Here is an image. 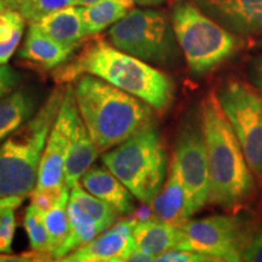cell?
Returning <instances> with one entry per match:
<instances>
[{
    "label": "cell",
    "mask_w": 262,
    "mask_h": 262,
    "mask_svg": "<svg viewBox=\"0 0 262 262\" xmlns=\"http://www.w3.org/2000/svg\"><path fill=\"white\" fill-rule=\"evenodd\" d=\"M81 74L95 75L158 112L166 111L173 102L175 85L168 74L103 40L88 45L72 63L61 66L55 77L60 83H70Z\"/></svg>",
    "instance_id": "6da1fadb"
},
{
    "label": "cell",
    "mask_w": 262,
    "mask_h": 262,
    "mask_svg": "<svg viewBox=\"0 0 262 262\" xmlns=\"http://www.w3.org/2000/svg\"><path fill=\"white\" fill-rule=\"evenodd\" d=\"M201 122L209 164V202L227 210H237L254 194L255 181L216 94H209L203 100Z\"/></svg>",
    "instance_id": "7a4b0ae2"
},
{
    "label": "cell",
    "mask_w": 262,
    "mask_h": 262,
    "mask_svg": "<svg viewBox=\"0 0 262 262\" xmlns=\"http://www.w3.org/2000/svg\"><path fill=\"white\" fill-rule=\"evenodd\" d=\"M74 95L81 119L102 153L155 125L149 104L95 75L78 77Z\"/></svg>",
    "instance_id": "3957f363"
},
{
    "label": "cell",
    "mask_w": 262,
    "mask_h": 262,
    "mask_svg": "<svg viewBox=\"0 0 262 262\" xmlns=\"http://www.w3.org/2000/svg\"><path fill=\"white\" fill-rule=\"evenodd\" d=\"M64 90L51 93L28 122L0 143V199L26 196L37 187L39 166Z\"/></svg>",
    "instance_id": "277c9868"
},
{
    "label": "cell",
    "mask_w": 262,
    "mask_h": 262,
    "mask_svg": "<svg viewBox=\"0 0 262 262\" xmlns=\"http://www.w3.org/2000/svg\"><path fill=\"white\" fill-rule=\"evenodd\" d=\"M102 162L136 199L148 204L158 194L168 172V156L155 125L104 152Z\"/></svg>",
    "instance_id": "5b68a950"
},
{
    "label": "cell",
    "mask_w": 262,
    "mask_h": 262,
    "mask_svg": "<svg viewBox=\"0 0 262 262\" xmlns=\"http://www.w3.org/2000/svg\"><path fill=\"white\" fill-rule=\"evenodd\" d=\"M171 24L189 71L196 77L210 73L241 47L237 35L192 3L179 2L173 5Z\"/></svg>",
    "instance_id": "8992f818"
},
{
    "label": "cell",
    "mask_w": 262,
    "mask_h": 262,
    "mask_svg": "<svg viewBox=\"0 0 262 262\" xmlns=\"http://www.w3.org/2000/svg\"><path fill=\"white\" fill-rule=\"evenodd\" d=\"M113 47L153 66L173 67L181 56L172 24L159 10L133 9L110 27Z\"/></svg>",
    "instance_id": "52a82bcc"
},
{
    "label": "cell",
    "mask_w": 262,
    "mask_h": 262,
    "mask_svg": "<svg viewBox=\"0 0 262 262\" xmlns=\"http://www.w3.org/2000/svg\"><path fill=\"white\" fill-rule=\"evenodd\" d=\"M179 229L180 241L176 249L210 255L217 261H243L253 237L248 225L232 215L188 220Z\"/></svg>",
    "instance_id": "ba28073f"
},
{
    "label": "cell",
    "mask_w": 262,
    "mask_h": 262,
    "mask_svg": "<svg viewBox=\"0 0 262 262\" xmlns=\"http://www.w3.org/2000/svg\"><path fill=\"white\" fill-rule=\"evenodd\" d=\"M251 171L262 179V97L248 84L228 80L216 94Z\"/></svg>",
    "instance_id": "9c48e42d"
},
{
    "label": "cell",
    "mask_w": 262,
    "mask_h": 262,
    "mask_svg": "<svg viewBox=\"0 0 262 262\" xmlns=\"http://www.w3.org/2000/svg\"><path fill=\"white\" fill-rule=\"evenodd\" d=\"M172 160L187 193L189 217L201 211L209 202L208 155L201 123H187L180 130L173 149Z\"/></svg>",
    "instance_id": "30bf717a"
},
{
    "label": "cell",
    "mask_w": 262,
    "mask_h": 262,
    "mask_svg": "<svg viewBox=\"0 0 262 262\" xmlns=\"http://www.w3.org/2000/svg\"><path fill=\"white\" fill-rule=\"evenodd\" d=\"M78 113L79 111L75 101L74 88L68 85L64 89L61 107L48 136L39 166L37 187L34 189L60 188L64 186V162Z\"/></svg>",
    "instance_id": "8fae6325"
},
{
    "label": "cell",
    "mask_w": 262,
    "mask_h": 262,
    "mask_svg": "<svg viewBox=\"0 0 262 262\" xmlns=\"http://www.w3.org/2000/svg\"><path fill=\"white\" fill-rule=\"evenodd\" d=\"M135 249L133 225L129 221H117L101 235H96L89 243L75 249L62 257L64 262H123Z\"/></svg>",
    "instance_id": "7c38bea8"
},
{
    "label": "cell",
    "mask_w": 262,
    "mask_h": 262,
    "mask_svg": "<svg viewBox=\"0 0 262 262\" xmlns=\"http://www.w3.org/2000/svg\"><path fill=\"white\" fill-rule=\"evenodd\" d=\"M195 5L235 35L262 34V0H195Z\"/></svg>",
    "instance_id": "4fadbf2b"
},
{
    "label": "cell",
    "mask_w": 262,
    "mask_h": 262,
    "mask_svg": "<svg viewBox=\"0 0 262 262\" xmlns=\"http://www.w3.org/2000/svg\"><path fill=\"white\" fill-rule=\"evenodd\" d=\"M75 47H66L45 34L37 24H31L18 57L34 70L47 72L61 67L70 60Z\"/></svg>",
    "instance_id": "5bb4252c"
},
{
    "label": "cell",
    "mask_w": 262,
    "mask_h": 262,
    "mask_svg": "<svg viewBox=\"0 0 262 262\" xmlns=\"http://www.w3.org/2000/svg\"><path fill=\"white\" fill-rule=\"evenodd\" d=\"M156 219L180 228L189 220L187 193L180 176L178 165L171 159L165 182L152 203Z\"/></svg>",
    "instance_id": "9a60e30c"
},
{
    "label": "cell",
    "mask_w": 262,
    "mask_h": 262,
    "mask_svg": "<svg viewBox=\"0 0 262 262\" xmlns=\"http://www.w3.org/2000/svg\"><path fill=\"white\" fill-rule=\"evenodd\" d=\"M80 185L97 198L112 205L120 216L135 209V195L107 168L91 166L80 180Z\"/></svg>",
    "instance_id": "2e32d148"
},
{
    "label": "cell",
    "mask_w": 262,
    "mask_h": 262,
    "mask_svg": "<svg viewBox=\"0 0 262 262\" xmlns=\"http://www.w3.org/2000/svg\"><path fill=\"white\" fill-rule=\"evenodd\" d=\"M98 153L100 149L85 126L80 113H78L64 162V183L68 188L71 189L80 182L84 173L93 166Z\"/></svg>",
    "instance_id": "e0dca14e"
},
{
    "label": "cell",
    "mask_w": 262,
    "mask_h": 262,
    "mask_svg": "<svg viewBox=\"0 0 262 262\" xmlns=\"http://www.w3.org/2000/svg\"><path fill=\"white\" fill-rule=\"evenodd\" d=\"M133 238L135 247L156 258L169 250L178 248L180 229L152 219L149 221L137 222L133 225Z\"/></svg>",
    "instance_id": "ac0fdd59"
},
{
    "label": "cell",
    "mask_w": 262,
    "mask_h": 262,
    "mask_svg": "<svg viewBox=\"0 0 262 262\" xmlns=\"http://www.w3.org/2000/svg\"><path fill=\"white\" fill-rule=\"evenodd\" d=\"M45 34L66 47H77L86 37L79 6L70 5L34 22Z\"/></svg>",
    "instance_id": "d6986e66"
},
{
    "label": "cell",
    "mask_w": 262,
    "mask_h": 262,
    "mask_svg": "<svg viewBox=\"0 0 262 262\" xmlns=\"http://www.w3.org/2000/svg\"><path fill=\"white\" fill-rule=\"evenodd\" d=\"M37 101L26 90H14L0 98V143L34 116Z\"/></svg>",
    "instance_id": "ffe728a7"
},
{
    "label": "cell",
    "mask_w": 262,
    "mask_h": 262,
    "mask_svg": "<svg viewBox=\"0 0 262 262\" xmlns=\"http://www.w3.org/2000/svg\"><path fill=\"white\" fill-rule=\"evenodd\" d=\"M131 0H98L94 4L79 6V11L86 35L98 34L112 27L134 9Z\"/></svg>",
    "instance_id": "44dd1931"
},
{
    "label": "cell",
    "mask_w": 262,
    "mask_h": 262,
    "mask_svg": "<svg viewBox=\"0 0 262 262\" xmlns=\"http://www.w3.org/2000/svg\"><path fill=\"white\" fill-rule=\"evenodd\" d=\"M68 219H70V228H68L67 237L60 249L54 254V258L58 261L75 249L89 243L96 235L102 233L96 222L71 201L68 203Z\"/></svg>",
    "instance_id": "7402d4cb"
},
{
    "label": "cell",
    "mask_w": 262,
    "mask_h": 262,
    "mask_svg": "<svg viewBox=\"0 0 262 262\" xmlns=\"http://www.w3.org/2000/svg\"><path fill=\"white\" fill-rule=\"evenodd\" d=\"M70 201L79 206L85 214L89 215L96 222L101 232L112 227L120 216L112 205L88 192L80 182L71 188Z\"/></svg>",
    "instance_id": "603a6c76"
},
{
    "label": "cell",
    "mask_w": 262,
    "mask_h": 262,
    "mask_svg": "<svg viewBox=\"0 0 262 262\" xmlns=\"http://www.w3.org/2000/svg\"><path fill=\"white\" fill-rule=\"evenodd\" d=\"M26 18L15 10L0 11V64H6L24 37Z\"/></svg>",
    "instance_id": "cb8c5ba5"
},
{
    "label": "cell",
    "mask_w": 262,
    "mask_h": 262,
    "mask_svg": "<svg viewBox=\"0 0 262 262\" xmlns=\"http://www.w3.org/2000/svg\"><path fill=\"white\" fill-rule=\"evenodd\" d=\"M71 189L66 187L63 194L58 199L50 210L45 212V224H47L49 238H50V255L54 254L63 244L70 228L68 219V203H70Z\"/></svg>",
    "instance_id": "d4e9b609"
},
{
    "label": "cell",
    "mask_w": 262,
    "mask_h": 262,
    "mask_svg": "<svg viewBox=\"0 0 262 262\" xmlns=\"http://www.w3.org/2000/svg\"><path fill=\"white\" fill-rule=\"evenodd\" d=\"M75 0H4L5 8L15 10L26 18V21H40L42 17L57 10L74 5Z\"/></svg>",
    "instance_id": "484cf974"
},
{
    "label": "cell",
    "mask_w": 262,
    "mask_h": 262,
    "mask_svg": "<svg viewBox=\"0 0 262 262\" xmlns=\"http://www.w3.org/2000/svg\"><path fill=\"white\" fill-rule=\"evenodd\" d=\"M25 228L28 234L32 250L50 255V238L45 224V214L33 204H29L26 210Z\"/></svg>",
    "instance_id": "4316f807"
},
{
    "label": "cell",
    "mask_w": 262,
    "mask_h": 262,
    "mask_svg": "<svg viewBox=\"0 0 262 262\" xmlns=\"http://www.w3.org/2000/svg\"><path fill=\"white\" fill-rule=\"evenodd\" d=\"M15 210V208H9L0 214V254L12 253V241L16 229Z\"/></svg>",
    "instance_id": "83f0119b"
},
{
    "label": "cell",
    "mask_w": 262,
    "mask_h": 262,
    "mask_svg": "<svg viewBox=\"0 0 262 262\" xmlns=\"http://www.w3.org/2000/svg\"><path fill=\"white\" fill-rule=\"evenodd\" d=\"M67 186H62L60 188H48V189H34L31 194V204H33L39 210L45 212L56 204L61 195L63 194Z\"/></svg>",
    "instance_id": "f1b7e54d"
},
{
    "label": "cell",
    "mask_w": 262,
    "mask_h": 262,
    "mask_svg": "<svg viewBox=\"0 0 262 262\" xmlns=\"http://www.w3.org/2000/svg\"><path fill=\"white\" fill-rule=\"evenodd\" d=\"M156 261L162 262H209L217 261L215 257L203 253L193 250H182V249H173L164 253L156 258Z\"/></svg>",
    "instance_id": "f546056e"
},
{
    "label": "cell",
    "mask_w": 262,
    "mask_h": 262,
    "mask_svg": "<svg viewBox=\"0 0 262 262\" xmlns=\"http://www.w3.org/2000/svg\"><path fill=\"white\" fill-rule=\"evenodd\" d=\"M21 74L8 64H0V98L12 93L21 81Z\"/></svg>",
    "instance_id": "4dcf8cb0"
},
{
    "label": "cell",
    "mask_w": 262,
    "mask_h": 262,
    "mask_svg": "<svg viewBox=\"0 0 262 262\" xmlns=\"http://www.w3.org/2000/svg\"><path fill=\"white\" fill-rule=\"evenodd\" d=\"M243 261L262 262V227L251 237L250 244L245 251Z\"/></svg>",
    "instance_id": "1f68e13d"
},
{
    "label": "cell",
    "mask_w": 262,
    "mask_h": 262,
    "mask_svg": "<svg viewBox=\"0 0 262 262\" xmlns=\"http://www.w3.org/2000/svg\"><path fill=\"white\" fill-rule=\"evenodd\" d=\"M152 219H156L152 205L148 204V203H142L139 208L134 209L130 214L126 215L125 220L129 221L131 225H134V224H137V222L149 221L152 220Z\"/></svg>",
    "instance_id": "d6a6232c"
},
{
    "label": "cell",
    "mask_w": 262,
    "mask_h": 262,
    "mask_svg": "<svg viewBox=\"0 0 262 262\" xmlns=\"http://www.w3.org/2000/svg\"><path fill=\"white\" fill-rule=\"evenodd\" d=\"M249 77L255 86L262 90V56L254 58L249 67Z\"/></svg>",
    "instance_id": "836d02e7"
},
{
    "label": "cell",
    "mask_w": 262,
    "mask_h": 262,
    "mask_svg": "<svg viewBox=\"0 0 262 262\" xmlns=\"http://www.w3.org/2000/svg\"><path fill=\"white\" fill-rule=\"evenodd\" d=\"M25 196H9V198L0 199V214L9 208L17 209L24 203Z\"/></svg>",
    "instance_id": "e575fe53"
},
{
    "label": "cell",
    "mask_w": 262,
    "mask_h": 262,
    "mask_svg": "<svg viewBox=\"0 0 262 262\" xmlns=\"http://www.w3.org/2000/svg\"><path fill=\"white\" fill-rule=\"evenodd\" d=\"M127 261H139V262H148V261H155V257L150 256V255L146 254L145 251L140 250L135 247V249L133 250V253L129 255L127 257Z\"/></svg>",
    "instance_id": "d590c367"
},
{
    "label": "cell",
    "mask_w": 262,
    "mask_h": 262,
    "mask_svg": "<svg viewBox=\"0 0 262 262\" xmlns=\"http://www.w3.org/2000/svg\"><path fill=\"white\" fill-rule=\"evenodd\" d=\"M135 5H140V6H156V5H160L163 4L164 2L166 0H131Z\"/></svg>",
    "instance_id": "8d00e7d4"
},
{
    "label": "cell",
    "mask_w": 262,
    "mask_h": 262,
    "mask_svg": "<svg viewBox=\"0 0 262 262\" xmlns=\"http://www.w3.org/2000/svg\"><path fill=\"white\" fill-rule=\"evenodd\" d=\"M96 2H98V0H75L74 5H77V6H86V5L94 4V3H96Z\"/></svg>",
    "instance_id": "74e56055"
},
{
    "label": "cell",
    "mask_w": 262,
    "mask_h": 262,
    "mask_svg": "<svg viewBox=\"0 0 262 262\" xmlns=\"http://www.w3.org/2000/svg\"><path fill=\"white\" fill-rule=\"evenodd\" d=\"M3 10H6V8L4 4V0H0V11H3Z\"/></svg>",
    "instance_id": "f35d334b"
},
{
    "label": "cell",
    "mask_w": 262,
    "mask_h": 262,
    "mask_svg": "<svg viewBox=\"0 0 262 262\" xmlns=\"http://www.w3.org/2000/svg\"><path fill=\"white\" fill-rule=\"evenodd\" d=\"M256 47H257L258 49H262V38L258 39V40L256 41Z\"/></svg>",
    "instance_id": "ab89813d"
}]
</instances>
